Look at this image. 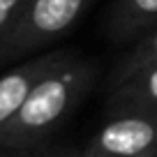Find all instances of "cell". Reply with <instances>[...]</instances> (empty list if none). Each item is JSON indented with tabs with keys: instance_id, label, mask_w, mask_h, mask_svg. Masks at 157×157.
Segmentation results:
<instances>
[{
	"instance_id": "5",
	"label": "cell",
	"mask_w": 157,
	"mask_h": 157,
	"mask_svg": "<svg viewBox=\"0 0 157 157\" xmlns=\"http://www.w3.org/2000/svg\"><path fill=\"white\" fill-rule=\"evenodd\" d=\"M157 28V0H113L106 14V35L113 44L136 42Z\"/></svg>"
},
{
	"instance_id": "4",
	"label": "cell",
	"mask_w": 157,
	"mask_h": 157,
	"mask_svg": "<svg viewBox=\"0 0 157 157\" xmlns=\"http://www.w3.org/2000/svg\"><path fill=\"white\" fill-rule=\"evenodd\" d=\"M69 51H49L39 53L30 60L14 65L10 72L0 74V132L10 125V120L21 111L23 102L28 99L30 90L39 83V78L56 67Z\"/></svg>"
},
{
	"instance_id": "7",
	"label": "cell",
	"mask_w": 157,
	"mask_h": 157,
	"mask_svg": "<svg viewBox=\"0 0 157 157\" xmlns=\"http://www.w3.org/2000/svg\"><path fill=\"white\" fill-rule=\"evenodd\" d=\"M152 65H157V28H152L141 39H136L132 49L120 58V63L109 76V88H116L118 83L127 81L129 76L152 67Z\"/></svg>"
},
{
	"instance_id": "10",
	"label": "cell",
	"mask_w": 157,
	"mask_h": 157,
	"mask_svg": "<svg viewBox=\"0 0 157 157\" xmlns=\"http://www.w3.org/2000/svg\"><path fill=\"white\" fill-rule=\"evenodd\" d=\"M63 157H83V155H81L78 150H65V152H63Z\"/></svg>"
},
{
	"instance_id": "2",
	"label": "cell",
	"mask_w": 157,
	"mask_h": 157,
	"mask_svg": "<svg viewBox=\"0 0 157 157\" xmlns=\"http://www.w3.org/2000/svg\"><path fill=\"white\" fill-rule=\"evenodd\" d=\"M95 2L97 0H28L10 37L0 46V63L53 46L83 21Z\"/></svg>"
},
{
	"instance_id": "3",
	"label": "cell",
	"mask_w": 157,
	"mask_h": 157,
	"mask_svg": "<svg viewBox=\"0 0 157 157\" xmlns=\"http://www.w3.org/2000/svg\"><path fill=\"white\" fill-rule=\"evenodd\" d=\"M78 152L83 157H157V113H109V120Z\"/></svg>"
},
{
	"instance_id": "1",
	"label": "cell",
	"mask_w": 157,
	"mask_h": 157,
	"mask_svg": "<svg viewBox=\"0 0 157 157\" xmlns=\"http://www.w3.org/2000/svg\"><path fill=\"white\" fill-rule=\"evenodd\" d=\"M97 81V65L69 51L30 90L21 111L0 132L5 148H39L72 116Z\"/></svg>"
},
{
	"instance_id": "8",
	"label": "cell",
	"mask_w": 157,
	"mask_h": 157,
	"mask_svg": "<svg viewBox=\"0 0 157 157\" xmlns=\"http://www.w3.org/2000/svg\"><path fill=\"white\" fill-rule=\"evenodd\" d=\"M25 2L28 0H0V46L10 37V33L16 25V21H19Z\"/></svg>"
},
{
	"instance_id": "9",
	"label": "cell",
	"mask_w": 157,
	"mask_h": 157,
	"mask_svg": "<svg viewBox=\"0 0 157 157\" xmlns=\"http://www.w3.org/2000/svg\"><path fill=\"white\" fill-rule=\"evenodd\" d=\"M63 148H5L0 146V157H63Z\"/></svg>"
},
{
	"instance_id": "6",
	"label": "cell",
	"mask_w": 157,
	"mask_h": 157,
	"mask_svg": "<svg viewBox=\"0 0 157 157\" xmlns=\"http://www.w3.org/2000/svg\"><path fill=\"white\" fill-rule=\"evenodd\" d=\"M150 111L157 113V65L129 76L127 81L109 88L106 113Z\"/></svg>"
}]
</instances>
